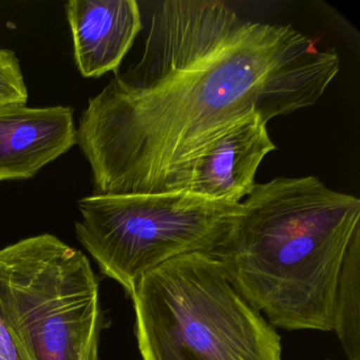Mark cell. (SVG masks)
<instances>
[{
  "label": "cell",
  "instance_id": "7",
  "mask_svg": "<svg viewBox=\"0 0 360 360\" xmlns=\"http://www.w3.org/2000/svg\"><path fill=\"white\" fill-rule=\"evenodd\" d=\"M77 144L72 109L0 110V181L31 179Z\"/></svg>",
  "mask_w": 360,
  "mask_h": 360
},
{
  "label": "cell",
  "instance_id": "6",
  "mask_svg": "<svg viewBox=\"0 0 360 360\" xmlns=\"http://www.w3.org/2000/svg\"><path fill=\"white\" fill-rule=\"evenodd\" d=\"M266 126L261 115H250L225 130L195 160L183 191L241 203L254 188L261 162L277 149Z\"/></svg>",
  "mask_w": 360,
  "mask_h": 360
},
{
  "label": "cell",
  "instance_id": "4",
  "mask_svg": "<svg viewBox=\"0 0 360 360\" xmlns=\"http://www.w3.org/2000/svg\"><path fill=\"white\" fill-rule=\"evenodd\" d=\"M0 323L18 360H98L102 311L89 259L50 233L1 248Z\"/></svg>",
  "mask_w": 360,
  "mask_h": 360
},
{
  "label": "cell",
  "instance_id": "1",
  "mask_svg": "<svg viewBox=\"0 0 360 360\" xmlns=\"http://www.w3.org/2000/svg\"><path fill=\"white\" fill-rule=\"evenodd\" d=\"M339 68L336 51L290 25L244 20L220 0L163 1L141 60L79 119L94 193L184 191L195 160L225 130L311 106Z\"/></svg>",
  "mask_w": 360,
  "mask_h": 360
},
{
  "label": "cell",
  "instance_id": "9",
  "mask_svg": "<svg viewBox=\"0 0 360 360\" xmlns=\"http://www.w3.org/2000/svg\"><path fill=\"white\" fill-rule=\"evenodd\" d=\"M349 360H360V237L345 254L334 299L333 330Z\"/></svg>",
  "mask_w": 360,
  "mask_h": 360
},
{
  "label": "cell",
  "instance_id": "2",
  "mask_svg": "<svg viewBox=\"0 0 360 360\" xmlns=\"http://www.w3.org/2000/svg\"><path fill=\"white\" fill-rule=\"evenodd\" d=\"M359 237V199L316 176L277 178L255 184L214 256L274 328L330 332L339 273Z\"/></svg>",
  "mask_w": 360,
  "mask_h": 360
},
{
  "label": "cell",
  "instance_id": "8",
  "mask_svg": "<svg viewBox=\"0 0 360 360\" xmlns=\"http://www.w3.org/2000/svg\"><path fill=\"white\" fill-rule=\"evenodd\" d=\"M66 13L75 63L84 77L117 71L142 30L134 0H70Z\"/></svg>",
  "mask_w": 360,
  "mask_h": 360
},
{
  "label": "cell",
  "instance_id": "10",
  "mask_svg": "<svg viewBox=\"0 0 360 360\" xmlns=\"http://www.w3.org/2000/svg\"><path fill=\"white\" fill-rule=\"evenodd\" d=\"M28 98L20 60L13 51L0 49V110L27 106Z\"/></svg>",
  "mask_w": 360,
  "mask_h": 360
},
{
  "label": "cell",
  "instance_id": "3",
  "mask_svg": "<svg viewBox=\"0 0 360 360\" xmlns=\"http://www.w3.org/2000/svg\"><path fill=\"white\" fill-rule=\"evenodd\" d=\"M130 297L143 360H282L281 337L214 255L167 261Z\"/></svg>",
  "mask_w": 360,
  "mask_h": 360
},
{
  "label": "cell",
  "instance_id": "5",
  "mask_svg": "<svg viewBox=\"0 0 360 360\" xmlns=\"http://www.w3.org/2000/svg\"><path fill=\"white\" fill-rule=\"evenodd\" d=\"M77 239L101 271L131 295L136 283L167 261L193 252L214 255L229 240L241 203L187 191L94 195L79 200Z\"/></svg>",
  "mask_w": 360,
  "mask_h": 360
}]
</instances>
